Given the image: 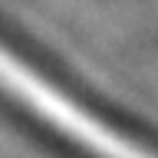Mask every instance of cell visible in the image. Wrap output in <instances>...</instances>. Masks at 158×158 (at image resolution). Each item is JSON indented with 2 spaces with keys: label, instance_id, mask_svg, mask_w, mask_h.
I'll return each instance as SVG.
<instances>
[{
  "label": "cell",
  "instance_id": "cell-1",
  "mask_svg": "<svg viewBox=\"0 0 158 158\" xmlns=\"http://www.w3.org/2000/svg\"><path fill=\"white\" fill-rule=\"evenodd\" d=\"M36 89L49 92V96L59 99L63 106L82 112L89 122H96V125H102L106 132L125 138V142H132L135 148H142V152L158 158V128H152V125H145V122H138L135 115H125V112H118L115 106L102 102V99L92 96L86 86H79L76 79L63 76L56 66H49L46 59L33 56V53H23L20 46H10L7 40H0V92L7 99H13V102L27 99V106L33 109V115H36V99H33Z\"/></svg>",
  "mask_w": 158,
  "mask_h": 158
}]
</instances>
